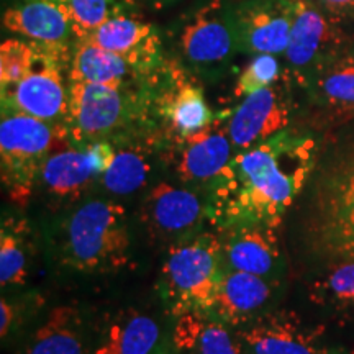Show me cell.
<instances>
[{
	"instance_id": "obj_1",
	"label": "cell",
	"mask_w": 354,
	"mask_h": 354,
	"mask_svg": "<svg viewBox=\"0 0 354 354\" xmlns=\"http://www.w3.org/2000/svg\"><path fill=\"white\" fill-rule=\"evenodd\" d=\"M317 159L315 141L287 128L238 151L210 185V220L220 230L241 223L279 228L307 187Z\"/></svg>"
},
{
	"instance_id": "obj_2",
	"label": "cell",
	"mask_w": 354,
	"mask_h": 354,
	"mask_svg": "<svg viewBox=\"0 0 354 354\" xmlns=\"http://www.w3.org/2000/svg\"><path fill=\"white\" fill-rule=\"evenodd\" d=\"M130 228L120 203L88 201L59 225L57 259L71 271L115 272L130 261Z\"/></svg>"
},
{
	"instance_id": "obj_3",
	"label": "cell",
	"mask_w": 354,
	"mask_h": 354,
	"mask_svg": "<svg viewBox=\"0 0 354 354\" xmlns=\"http://www.w3.org/2000/svg\"><path fill=\"white\" fill-rule=\"evenodd\" d=\"M151 79L136 88L131 87L133 82L125 86L69 82L64 118L68 136L79 145L127 138L125 133L131 130L133 123L143 120L149 105L153 107Z\"/></svg>"
},
{
	"instance_id": "obj_4",
	"label": "cell",
	"mask_w": 354,
	"mask_h": 354,
	"mask_svg": "<svg viewBox=\"0 0 354 354\" xmlns=\"http://www.w3.org/2000/svg\"><path fill=\"white\" fill-rule=\"evenodd\" d=\"M300 197L297 240L302 250L318 238L354 225V136L318 156Z\"/></svg>"
},
{
	"instance_id": "obj_5",
	"label": "cell",
	"mask_w": 354,
	"mask_h": 354,
	"mask_svg": "<svg viewBox=\"0 0 354 354\" xmlns=\"http://www.w3.org/2000/svg\"><path fill=\"white\" fill-rule=\"evenodd\" d=\"M225 268L220 236L201 232L169 246L159 277L162 299L172 315L210 313Z\"/></svg>"
},
{
	"instance_id": "obj_6",
	"label": "cell",
	"mask_w": 354,
	"mask_h": 354,
	"mask_svg": "<svg viewBox=\"0 0 354 354\" xmlns=\"http://www.w3.org/2000/svg\"><path fill=\"white\" fill-rule=\"evenodd\" d=\"M230 0H203L174 26V41L184 69L216 81L240 53Z\"/></svg>"
},
{
	"instance_id": "obj_7",
	"label": "cell",
	"mask_w": 354,
	"mask_h": 354,
	"mask_svg": "<svg viewBox=\"0 0 354 354\" xmlns=\"http://www.w3.org/2000/svg\"><path fill=\"white\" fill-rule=\"evenodd\" d=\"M66 136L68 131L64 125H53L20 112H2V183L13 202L20 205L28 202L44 161L53 153L57 141Z\"/></svg>"
},
{
	"instance_id": "obj_8",
	"label": "cell",
	"mask_w": 354,
	"mask_h": 354,
	"mask_svg": "<svg viewBox=\"0 0 354 354\" xmlns=\"http://www.w3.org/2000/svg\"><path fill=\"white\" fill-rule=\"evenodd\" d=\"M71 55L73 51L39 44V57L32 71L17 84L2 88V112H20L53 125H64L68 87L61 69L71 61Z\"/></svg>"
},
{
	"instance_id": "obj_9",
	"label": "cell",
	"mask_w": 354,
	"mask_h": 354,
	"mask_svg": "<svg viewBox=\"0 0 354 354\" xmlns=\"http://www.w3.org/2000/svg\"><path fill=\"white\" fill-rule=\"evenodd\" d=\"M338 25L312 0H295L294 24L284 56L287 73L299 86L307 87L318 71L343 51Z\"/></svg>"
},
{
	"instance_id": "obj_10",
	"label": "cell",
	"mask_w": 354,
	"mask_h": 354,
	"mask_svg": "<svg viewBox=\"0 0 354 354\" xmlns=\"http://www.w3.org/2000/svg\"><path fill=\"white\" fill-rule=\"evenodd\" d=\"M141 220L153 240L171 246L203 232V221L210 220V203L196 190L159 183L146 194Z\"/></svg>"
},
{
	"instance_id": "obj_11",
	"label": "cell",
	"mask_w": 354,
	"mask_h": 354,
	"mask_svg": "<svg viewBox=\"0 0 354 354\" xmlns=\"http://www.w3.org/2000/svg\"><path fill=\"white\" fill-rule=\"evenodd\" d=\"M250 354H338L325 338V328L308 325L290 310L266 312L238 328Z\"/></svg>"
},
{
	"instance_id": "obj_12",
	"label": "cell",
	"mask_w": 354,
	"mask_h": 354,
	"mask_svg": "<svg viewBox=\"0 0 354 354\" xmlns=\"http://www.w3.org/2000/svg\"><path fill=\"white\" fill-rule=\"evenodd\" d=\"M238 48L245 55H286L295 0H238L230 6Z\"/></svg>"
},
{
	"instance_id": "obj_13",
	"label": "cell",
	"mask_w": 354,
	"mask_h": 354,
	"mask_svg": "<svg viewBox=\"0 0 354 354\" xmlns=\"http://www.w3.org/2000/svg\"><path fill=\"white\" fill-rule=\"evenodd\" d=\"M153 110L176 143L215 122L201 86L190 81L179 64H166L165 84L158 92L153 84Z\"/></svg>"
},
{
	"instance_id": "obj_14",
	"label": "cell",
	"mask_w": 354,
	"mask_h": 354,
	"mask_svg": "<svg viewBox=\"0 0 354 354\" xmlns=\"http://www.w3.org/2000/svg\"><path fill=\"white\" fill-rule=\"evenodd\" d=\"M276 230L261 223L221 228L220 241L225 268L282 281L287 266Z\"/></svg>"
},
{
	"instance_id": "obj_15",
	"label": "cell",
	"mask_w": 354,
	"mask_h": 354,
	"mask_svg": "<svg viewBox=\"0 0 354 354\" xmlns=\"http://www.w3.org/2000/svg\"><path fill=\"white\" fill-rule=\"evenodd\" d=\"M290 122V102L282 86H269L246 95L230 115L227 128L233 148L245 151L263 143Z\"/></svg>"
},
{
	"instance_id": "obj_16",
	"label": "cell",
	"mask_w": 354,
	"mask_h": 354,
	"mask_svg": "<svg viewBox=\"0 0 354 354\" xmlns=\"http://www.w3.org/2000/svg\"><path fill=\"white\" fill-rule=\"evenodd\" d=\"M2 26L28 41L73 51L76 43L64 0H10L2 13Z\"/></svg>"
},
{
	"instance_id": "obj_17",
	"label": "cell",
	"mask_w": 354,
	"mask_h": 354,
	"mask_svg": "<svg viewBox=\"0 0 354 354\" xmlns=\"http://www.w3.org/2000/svg\"><path fill=\"white\" fill-rule=\"evenodd\" d=\"M87 39L127 59L141 76L153 77L165 64L158 28L135 15L115 17L88 35Z\"/></svg>"
},
{
	"instance_id": "obj_18",
	"label": "cell",
	"mask_w": 354,
	"mask_h": 354,
	"mask_svg": "<svg viewBox=\"0 0 354 354\" xmlns=\"http://www.w3.org/2000/svg\"><path fill=\"white\" fill-rule=\"evenodd\" d=\"M279 290L281 281L227 269L220 281L215 304L209 315L227 325L241 326L269 312Z\"/></svg>"
},
{
	"instance_id": "obj_19",
	"label": "cell",
	"mask_w": 354,
	"mask_h": 354,
	"mask_svg": "<svg viewBox=\"0 0 354 354\" xmlns=\"http://www.w3.org/2000/svg\"><path fill=\"white\" fill-rule=\"evenodd\" d=\"M221 122V118H215V122L202 131L177 141L179 158L176 171L180 180L187 184L212 185L232 161L233 143L227 123L223 125Z\"/></svg>"
},
{
	"instance_id": "obj_20",
	"label": "cell",
	"mask_w": 354,
	"mask_h": 354,
	"mask_svg": "<svg viewBox=\"0 0 354 354\" xmlns=\"http://www.w3.org/2000/svg\"><path fill=\"white\" fill-rule=\"evenodd\" d=\"M307 297L323 315L354 326V259L318 264L307 281Z\"/></svg>"
},
{
	"instance_id": "obj_21",
	"label": "cell",
	"mask_w": 354,
	"mask_h": 354,
	"mask_svg": "<svg viewBox=\"0 0 354 354\" xmlns=\"http://www.w3.org/2000/svg\"><path fill=\"white\" fill-rule=\"evenodd\" d=\"M310 100L330 122L354 118V55L342 51L305 87Z\"/></svg>"
},
{
	"instance_id": "obj_22",
	"label": "cell",
	"mask_w": 354,
	"mask_h": 354,
	"mask_svg": "<svg viewBox=\"0 0 354 354\" xmlns=\"http://www.w3.org/2000/svg\"><path fill=\"white\" fill-rule=\"evenodd\" d=\"M174 346L184 354H248L240 336L228 325L203 312H187L177 317Z\"/></svg>"
},
{
	"instance_id": "obj_23",
	"label": "cell",
	"mask_w": 354,
	"mask_h": 354,
	"mask_svg": "<svg viewBox=\"0 0 354 354\" xmlns=\"http://www.w3.org/2000/svg\"><path fill=\"white\" fill-rule=\"evenodd\" d=\"M87 339L79 308L57 305L25 343L21 354H86Z\"/></svg>"
},
{
	"instance_id": "obj_24",
	"label": "cell",
	"mask_w": 354,
	"mask_h": 354,
	"mask_svg": "<svg viewBox=\"0 0 354 354\" xmlns=\"http://www.w3.org/2000/svg\"><path fill=\"white\" fill-rule=\"evenodd\" d=\"M146 79L122 56L97 46L91 39H76L69 61V82L107 84L125 86L128 82Z\"/></svg>"
},
{
	"instance_id": "obj_25",
	"label": "cell",
	"mask_w": 354,
	"mask_h": 354,
	"mask_svg": "<svg viewBox=\"0 0 354 354\" xmlns=\"http://www.w3.org/2000/svg\"><path fill=\"white\" fill-rule=\"evenodd\" d=\"M159 339L161 328L158 322L130 308L110 322L92 354H153Z\"/></svg>"
},
{
	"instance_id": "obj_26",
	"label": "cell",
	"mask_w": 354,
	"mask_h": 354,
	"mask_svg": "<svg viewBox=\"0 0 354 354\" xmlns=\"http://www.w3.org/2000/svg\"><path fill=\"white\" fill-rule=\"evenodd\" d=\"M44 189L59 198H71L86 192L97 177H102L88 156L87 148H64L51 153L41 167Z\"/></svg>"
},
{
	"instance_id": "obj_27",
	"label": "cell",
	"mask_w": 354,
	"mask_h": 354,
	"mask_svg": "<svg viewBox=\"0 0 354 354\" xmlns=\"http://www.w3.org/2000/svg\"><path fill=\"white\" fill-rule=\"evenodd\" d=\"M123 146L117 149L112 166L102 176V185L113 196H131L145 187L151 174V148L130 138L118 140Z\"/></svg>"
},
{
	"instance_id": "obj_28",
	"label": "cell",
	"mask_w": 354,
	"mask_h": 354,
	"mask_svg": "<svg viewBox=\"0 0 354 354\" xmlns=\"http://www.w3.org/2000/svg\"><path fill=\"white\" fill-rule=\"evenodd\" d=\"M30 234L24 220L6 218L0 232V284L20 287L25 284L30 269Z\"/></svg>"
},
{
	"instance_id": "obj_29",
	"label": "cell",
	"mask_w": 354,
	"mask_h": 354,
	"mask_svg": "<svg viewBox=\"0 0 354 354\" xmlns=\"http://www.w3.org/2000/svg\"><path fill=\"white\" fill-rule=\"evenodd\" d=\"M76 39L87 38L115 17L135 15V0H64Z\"/></svg>"
},
{
	"instance_id": "obj_30",
	"label": "cell",
	"mask_w": 354,
	"mask_h": 354,
	"mask_svg": "<svg viewBox=\"0 0 354 354\" xmlns=\"http://www.w3.org/2000/svg\"><path fill=\"white\" fill-rule=\"evenodd\" d=\"M39 57V44L8 38L0 46V86L10 87L32 71Z\"/></svg>"
},
{
	"instance_id": "obj_31",
	"label": "cell",
	"mask_w": 354,
	"mask_h": 354,
	"mask_svg": "<svg viewBox=\"0 0 354 354\" xmlns=\"http://www.w3.org/2000/svg\"><path fill=\"white\" fill-rule=\"evenodd\" d=\"M281 79V64L274 55H256L243 69L234 86V95L246 97L274 86Z\"/></svg>"
},
{
	"instance_id": "obj_32",
	"label": "cell",
	"mask_w": 354,
	"mask_h": 354,
	"mask_svg": "<svg viewBox=\"0 0 354 354\" xmlns=\"http://www.w3.org/2000/svg\"><path fill=\"white\" fill-rule=\"evenodd\" d=\"M302 253L315 261V264L333 263V261L354 259V225L338 232L318 238L305 246Z\"/></svg>"
},
{
	"instance_id": "obj_33",
	"label": "cell",
	"mask_w": 354,
	"mask_h": 354,
	"mask_svg": "<svg viewBox=\"0 0 354 354\" xmlns=\"http://www.w3.org/2000/svg\"><path fill=\"white\" fill-rule=\"evenodd\" d=\"M19 305L20 304H13L7 297H2L0 300V336H2V342L10 338L21 322V308Z\"/></svg>"
},
{
	"instance_id": "obj_34",
	"label": "cell",
	"mask_w": 354,
	"mask_h": 354,
	"mask_svg": "<svg viewBox=\"0 0 354 354\" xmlns=\"http://www.w3.org/2000/svg\"><path fill=\"white\" fill-rule=\"evenodd\" d=\"M336 24L354 20V0H312Z\"/></svg>"
},
{
	"instance_id": "obj_35",
	"label": "cell",
	"mask_w": 354,
	"mask_h": 354,
	"mask_svg": "<svg viewBox=\"0 0 354 354\" xmlns=\"http://www.w3.org/2000/svg\"><path fill=\"white\" fill-rule=\"evenodd\" d=\"M154 2L159 3V6H169V3L176 2V0H154Z\"/></svg>"
},
{
	"instance_id": "obj_36",
	"label": "cell",
	"mask_w": 354,
	"mask_h": 354,
	"mask_svg": "<svg viewBox=\"0 0 354 354\" xmlns=\"http://www.w3.org/2000/svg\"><path fill=\"white\" fill-rule=\"evenodd\" d=\"M348 354H354V346L351 348V349H349V353Z\"/></svg>"
},
{
	"instance_id": "obj_37",
	"label": "cell",
	"mask_w": 354,
	"mask_h": 354,
	"mask_svg": "<svg viewBox=\"0 0 354 354\" xmlns=\"http://www.w3.org/2000/svg\"><path fill=\"white\" fill-rule=\"evenodd\" d=\"M351 50H353V55H354V48H351Z\"/></svg>"
}]
</instances>
